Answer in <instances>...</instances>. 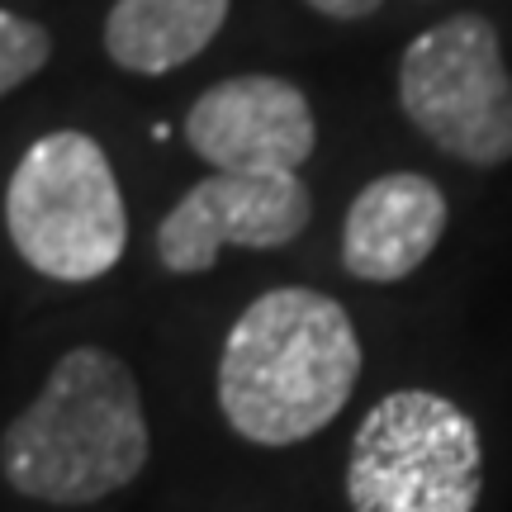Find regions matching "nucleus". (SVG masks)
<instances>
[{
  "label": "nucleus",
  "instance_id": "nucleus-7",
  "mask_svg": "<svg viewBox=\"0 0 512 512\" xmlns=\"http://www.w3.org/2000/svg\"><path fill=\"white\" fill-rule=\"evenodd\" d=\"M185 143L214 171L285 176L313 157L318 124L304 91L285 76H228L190 105Z\"/></svg>",
  "mask_w": 512,
  "mask_h": 512
},
{
  "label": "nucleus",
  "instance_id": "nucleus-10",
  "mask_svg": "<svg viewBox=\"0 0 512 512\" xmlns=\"http://www.w3.org/2000/svg\"><path fill=\"white\" fill-rule=\"evenodd\" d=\"M48 57H53V34L43 24L15 10H0V100L43 72Z\"/></svg>",
  "mask_w": 512,
  "mask_h": 512
},
{
  "label": "nucleus",
  "instance_id": "nucleus-4",
  "mask_svg": "<svg viewBox=\"0 0 512 512\" xmlns=\"http://www.w3.org/2000/svg\"><path fill=\"white\" fill-rule=\"evenodd\" d=\"M484 441L475 418L437 389H394L370 408L347 456L351 512H475Z\"/></svg>",
  "mask_w": 512,
  "mask_h": 512
},
{
  "label": "nucleus",
  "instance_id": "nucleus-1",
  "mask_svg": "<svg viewBox=\"0 0 512 512\" xmlns=\"http://www.w3.org/2000/svg\"><path fill=\"white\" fill-rule=\"evenodd\" d=\"M361 380L351 313L323 290L280 285L252 299L223 337L219 408L252 446H294L323 432Z\"/></svg>",
  "mask_w": 512,
  "mask_h": 512
},
{
  "label": "nucleus",
  "instance_id": "nucleus-2",
  "mask_svg": "<svg viewBox=\"0 0 512 512\" xmlns=\"http://www.w3.org/2000/svg\"><path fill=\"white\" fill-rule=\"evenodd\" d=\"M152 456L133 370L105 347H72L0 437L5 484L53 508L119 494Z\"/></svg>",
  "mask_w": 512,
  "mask_h": 512
},
{
  "label": "nucleus",
  "instance_id": "nucleus-6",
  "mask_svg": "<svg viewBox=\"0 0 512 512\" xmlns=\"http://www.w3.org/2000/svg\"><path fill=\"white\" fill-rule=\"evenodd\" d=\"M313 219V195L299 171L285 176H233L214 171L190 185L157 228V261L171 275L214 271L223 247L271 252L294 242Z\"/></svg>",
  "mask_w": 512,
  "mask_h": 512
},
{
  "label": "nucleus",
  "instance_id": "nucleus-8",
  "mask_svg": "<svg viewBox=\"0 0 512 512\" xmlns=\"http://www.w3.org/2000/svg\"><path fill=\"white\" fill-rule=\"evenodd\" d=\"M446 233V195L418 171H389L351 200L342 223V266L356 280L394 285L437 252Z\"/></svg>",
  "mask_w": 512,
  "mask_h": 512
},
{
  "label": "nucleus",
  "instance_id": "nucleus-9",
  "mask_svg": "<svg viewBox=\"0 0 512 512\" xmlns=\"http://www.w3.org/2000/svg\"><path fill=\"white\" fill-rule=\"evenodd\" d=\"M228 0H114L105 53L133 76H166L195 62L219 38Z\"/></svg>",
  "mask_w": 512,
  "mask_h": 512
},
{
  "label": "nucleus",
  "instance_id": "nucleus-5",
  "mask_svg": "<svg viewBox=\"0 0 512 512\" xmlns=\"http://www.w3.org/2000/svg\"><path fill=\"white\" fill-rule=\"evenodd\" d=\"M399 105L427 143L470 166L512 157V72L484 15H451L408 43Z\"/></svg>",
  "mask_w": 512,
  "mask_h": 512
},
{
  "label": "nucleus",
  "instance_id": "nucleus-3",
  "mask_svg": "<svg viewBox=\"0 0 512 512\" xmlns=\"http://www.w3.org/2000/svg\"><path fill=\"white\" fill-rule=\"evenodd\" d=\"M5 233L48 280L86 285L110 275L124 256L128 214L105 147L81 128L43 133L10 171Z\"/></svg>",
  "mask_w": 512,
  "mask_h": 512
},
{
  "label": "nucleus",
  "instance_id": "nucleus-11",
  "mask_svg": "<svg viewBox=\"0 0 512 512\" xmlns=\"http://www.w3.org/2000/svg\"><path fill=\"white\" fill-rule=\"evenodd\" d=\"M309 10H318V15H328V19H366L375 15L384 0H304Z\"/></svg>",
  "mask_w": 512,
  "mask_h": 512
}]
</instances>
